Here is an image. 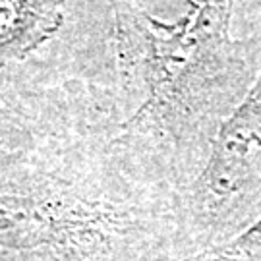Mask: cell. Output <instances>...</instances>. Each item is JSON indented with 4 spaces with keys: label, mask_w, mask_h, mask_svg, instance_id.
<instances>
[{
    "label": "cell",
    "mask_w": 261,
    "mask_h": 261,
    "mask_svg": "<svg viewBox=\"0 0 261 261\" xmlns=\"http://www.w3.org/2000/svg\"><path fill=\"white\" fill-rule=\"evenodd\" d=\"M190 12L174 25H141V77L145 97L126 122L128 136L157 134L180 140L213 114L226 89L228 18L232 0H188Z\"/></svg>",
    "instance_id": "cell-1"
},
{
    "label": "cell",
    "mask_w": 261,
    "mask_h": 261,
    "mask_svg": "<svg viewBox=\"0 0 261 261\" xmlns=\"http://www.w3.org/2000/svg\"><path fill=\"white\" fill-rule=\"evenodd\" d=\"M147 211L112 199L56 194L0 196V250L56 261H138L153 242Z\"/></svg>",
    "instance_id": "cell-2"
},
{
    "label": "cell",
    "mask_w": 261,
    "mask_h": 261,
    "mask_svg": "<svg viewBox=\"0 0 261 261\" xmlns=\"http://www.w3.org/2000/svg\"><path fill=\"white\" fill-rule=\"evenodd\" d=\"M261 217V72L219 126L178 221L201 250L226 242Z\"/></svg>",
    "instance_id": "cell-3"
},
{
    "label": "cell",
    "mask_w": 261,
    "mask_h": 261,
    "mask_svg": "<svg viewBox=\"0 0 261 261\" xmlns=\"http://www.w3.org/2000/svg\"><path fill=\"white\" fill-rule=\"evenodd\" d=\"M182 261H261V217L240 234Z\"/></svg>",
    "instance_id": "cell-4"
}]
</instances>
